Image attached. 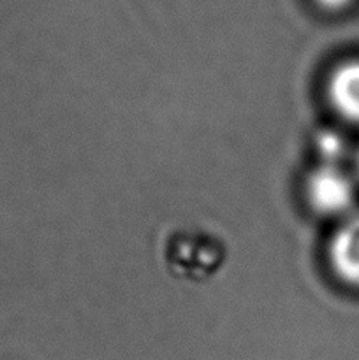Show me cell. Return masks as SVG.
<instances>
[{
    "label": "cell",
    "mask_w": 359,
    "mask_h": 360,
    "mask_svg": "<svg viewBox=\"0 0 359 360\" xmlns=\"http://www.w3.org/2000/svg\"><path fill=\"white\" fill-rule=\"evenodd\" d=\"M308 202L317 213L338 217L348 213L355 200V186L340 165L322 164L310 174L306 183Z\"/></svg>",
    "instance_id": "1"
},
{
    "label": "cell",
    "mask_w": 359,
    "mask_h": 360,
    "mask_svg": "<svg viewBox=\"0 0 359 360\" xmlns=\"http://www.w3.org/2000/svg\"><path fill=\"white\" fill-rule=\"evenodd\" d=\"M329 260L338 278L359 287V213L348 214L334 232L329 245Z\"/></svg>",
    "instance_id": "2"
},
{
    "label": "cell",
    "mask_w": 359,
    "mask_h": 360,
    "mask_svg": "<svg viewBox=\"0 0 359 360\" xmlns=\"http://www.w3.org/2000/svg\"><path fill=\"white\" fill-rule=\"evenodd\" d=\"M327 95L338 115L359 125V60L341 63L333 70Z\"/></svg>",
    "instance_id": "3"
},
{
    "label": "cell",
    "mask_w": 359,
    "mask_h": 360,
    "mask_svg": "<svg viewBox=\"0 0 359 360\" xmlns=\"http://www.w3.org/2000/svg\"><path fill=\"white\" fill-rule=\"evenodd\" d=\"M317 151H319L324 164L340 165V162L347 155V143L338 132L324 130L322 134H319V139H317Z\"/></svg>",
    "instance_id": "4"
},
{
    "label": "cell",
    "mask_w": 359,
    "mask_h": 360,
    "mask_svg": "<svg viewBox=\"0 0 359 360\" xmlns=\"http://www.w3.org/2000/svg\"><path fill=\"white\" fill-rule=\"evenodd\" d=\"M352 0H319L320 6L327 7V9H341V7L348 6Z\"/></svg>",
    "instance_id": "5"
},
{
    "label": "cell",
    "mask_w": 359,
    "mask_h": 360,
    "mask_svg": "<svg viewBox=\"0 0 359 360\" xmlns=\"http://www.w3.org/2000/svg\"><path fill=\"white\" fill-rule=\"evenodd\" d=\"M355 167H358V174H359V151L358 155H355Z\"/></svg>",
    "instance_id": "6"
}]
</instances>
